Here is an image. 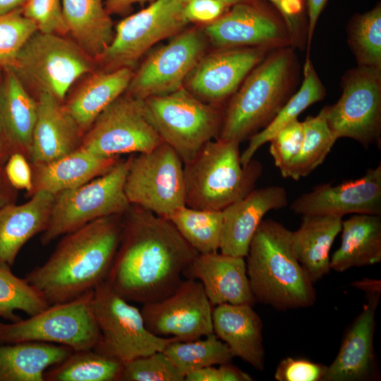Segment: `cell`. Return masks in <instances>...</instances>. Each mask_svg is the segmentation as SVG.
I'll use <instances>...</instances> for the list:
<instances>
[{
	"mask_svg": "<svg viewBox=\"0 0 381 381\" xmlns=\"http://www.w3.org/2000/svg\"><path fill=\"white\" fill-rule=\"evenodd\" d=\"M347 40L358 66L381 69L380 4L351 19Z\"/></svg>",
	"mask_w": 381,
	"mask_h": 381,
	"instance_id": "f35d334b",
	"label": "cell"
},
{
	"mask_svg": "<svg viewBox=\"0 0 381 381\" xmlns=\"http://www.w3.org/2000/svg\"><path fill=\"white\" fill-rule=\"evenodd\" d=\"M133 72L130 68L106 70L90 76L64 105L81 132L126 91Z\"/></svg>",
	"mask_w": 381,
	"mask_h": 381,
	"instance_id": "4dcf8cb0",
	"label": "cell"
},
{
	"mask_svg": "<svg viewBox=\"0 0 381 381\" xmlns=\"http://www.w3.org/2000/svg\"><path fill=\"white\" fill-rule=\"evenodd\" d=\"M205 49V40L200 31L191 29L181 32L149 55L133 73L127 93L145 100L181 89L202 58Z\"/></svg>",
	"mask_w": 381,
	"mask_h": 381,
	"instance_id": "9a60e30c",
	"label": "cell"
},
{
	"mask_svg": "<svg viewBox=\"0 0 381 381\" xmlns=\"http://www.w3.org/2000/svg\"><path fill=\"white\" fill-rule=\"evenodd\" d=\"M92 294L93 291L49 305L25 320L0 321V344L36 341L64 345L73 351L93 349L100 332L94 315Z\"/></svg>",
	"mask_w": 381,
	"mask_h": 381,
	"instance_id": "9c48e42d",
	"label": "cell"
},
{
	"mask_svg": "<svg viewBox=\"0 0 381 381\" xmlns=\"http://www.w3.org/2000/svg\"><path fill=\"white\" fill-rule=\"evenodd\" d=\"M291 231L273 219H263L249 245L246 272L255 301L286 310L312 306L313 282L298 261Z\"/></svg>",
	"mask_w": 381,
	"mask_h": 381,
	"instance_id": "3957f363",
	"label": "cell"
},
{
	"mask_svg": "<svg viewBox=\"0 0 381 381\" xmlns=\"http://www.w3.org/2000/svg\"><path fill=\"white\" fill-rule=\"evenodd\" d=\"M163 143L148 119L143 100L121 95L96 118L80 146L99 156L148 152Z\"/></svg>",
	"mask_w": 381,
	"mask_h": 381,
	"instance_id": "5bb4252c",
	"label": "cell"
},
{
	"mask_svg": "<svg viewBox=\"0 0 381 381\" xmlns=\"http://www.w3.org/2000/svg\"><path fill=\"white\" fill-rule=\"evenodd\" d=\"M54 197L37 191L25 203H10L0 209V264L12 267L23 246L45 230Z\"/></svg>",
	"mask_w": 381,
	"mask_h": 381,
	"instance_id": "d4e9b609",
	"label": "cell"
},
{
	"mask_svg": "<svg viewBox=\"0 0 381 381\" xmlns=\"http://www.w3.org/2000/svg\"><path fill=\"white\" fill-rule=\"evenodd\" d=\"M163 351L184 376L199 368L231 363L234 357L214 332L192 341L174 340Z\"/></svg>",
	"mask_w": 381,
	"mask_h": 381,
	"instance_id": "8d00e7d4",
	"label": "cell"
},
{
	"mask_svg": "<svg viewBox=\"0 0 381 381\" xmlns=\"http://www.w3.org/2000/svg\"><path fill=\"white\" fill-rule=\"evenodd\" d=\"M124 215L106 281L128 302L143 305L162 301L178 289L198 253L170 220L133 205Z\"/></svg>",
	"mask_w": 381,
	"mask_h": 381,
	"instance_id": "6da1fadb",
	"label": "cell"
},
{
	"mask_svg": "<svg viewBox=\"0 0 381 381\" xmlns=\"http://www.w3.org/2000/svg\"><path fill=\"white\" fill-rule=\"evenodd\" d=\"M36 31L35 24L21 8L0 15V64L9 63Z\"/></svg>",
	"mask_w": 381,
	"mask_h": 381,
	"instance_id": "60d3db41",
	"label": "cell"
},
{
	"mask_svg": "<svg viewBox=\"0 0 381 381\" xmlns=\"http://www.w3.org/2000/svg\"><path fill=\"white\" fill-rule=\"evenodd\" d=\"M245 258L222 253L198 254L183 272L198 280L212 306L221 304L253 306Z\"/></svg>",
	"mask_w": 381,
	"mask_h": 381,
	"instance_id": "44dd1931",
	"label": "cell"
},
{
	"mask_svg": "<svg viewBox=\"0 0 381 381\" xmlns=\"http://www.w3.org/2000/svg\"><path fill=\"white\" fill-rule=\"evenodd\" d=\"M339 248L330 258V268L342 272L381 261L380 215L355 214L341 222Z\"/></svg>",
	"mask_w": 381,
	"mask_h": 381,
	"instance_id": "f1b7e54d",
	"label": "cell"
},
{
	"mask_svg": "<svg viewBox=\"0 0 381 381\" xmlns=\"http://www.w3.org/2000/svg\"><path fill=\"white\" fill-rule=\"evenodd\" d=\"M92 59L61 35L36 31L6 65L24 84L59 101L92 69Z\"/></svg>",
	"mask_w": 381,
	"mask_h": 381,
	"instance_id": "52a82bcc",
	"label": "cell"
},
{
	"mask_svg": "<svg viewBox=\"0 0 381 381\" xmlns=\"http://www.w3.org/2000/svg\"><path fill=\"white\" fill-rule=\"evenodd\" d=\"M16 190L8 182L4 167L0 169V209L5 205L15 202Z\"/></svg>",
	"mask_w": 381,
	"mask_h": 381,
	"instance_id": "816d5d0a",
	"label": "cell"
},
{
	"mask_svg": "<svg viewBox=\"0 0 381 381\" xmlns=\"http://www.w3.org/2000/svg\"><path fill=\"white\" fill-rule=\"evenodd\" d=\"M190 0H185V1H188ZM221 2H223L224 4L228 5L229 6H233L236 4L243 3V2H248L250 1V0H217Z\"/></svg>",
	"mask_w": 381,
	"mask_h": 381,
	"instance_id": "9f6ffc18",
	"label": "cell"
},
{
	"mask_svg": "<svg viewBox=\"0 0 381 381\" xmlns=\"http://www.w3.org/2000/svg\"><path fill=\"white\" fill-rule=\"evenodd\" d=\"M155 0H107L106 9L110 13H121L126 11L135 4L152 2Z\"/></svg>",
	"mask_w": 381,
	"mask_h": 381,
	"instance_id": "f5cc1de1",
	"label": "cell"
},
{
	"mask_svg": "<svg viewBox=\"0 0 381 381\" xmlns=\"http://www.w3.org/2000/svg\"><path fill=\"white\" fill-rule=\"evenodd\" d=\"M185 0H155L120 21L113 40L97 59L106 70L132 68L154 44L180 33L188 23Z\"/></svg>",
	"mask_w": 381,
	"mask_h": 381,
	"instance_id": "4fadbf2b",
	"label": "cell"
},
{
	"mask_svg": "<svg viewBox=\"0 0 381 381\" xmlns=\"http://www.w3.org/2000/svg\"><path fill=\"white\" fill-rule=\"evenodd\" d=\"M119 157L95 155L79 146L75 150L46 164L34 166L33 190L54 195L77 188L110 170Z\"/></svg>",
	"mask_w": 381,
	"mask_h": 381,
	"instance_id": "484cf974",
	"label": "cell"
},
{
	"mask_svg": "<svg viewBox=\"0 0 381 381\" xmlns=\"http://www.w3.org/2000/svg\"><path fill=\"white\" fill-rule=\"evenodd\" d=\"M21 9L39 32L61 35L68 32L61 0H26Z\"/></svg>",
	"mask_w": 381,
	"mask_h": 381,
	"instance_id": "7bdbcfd3",
	"label": "cell"
},
{
	"mask_svg": "<svg viewBox=\"0 0 381 381\" xmlns=\"http://www.w3.org/2000/svg\"><path fill=\"white\" fill-rule=\"evenodd\" d=\"M186 381H221L219 368L214 365L193 370L185 375Z\"/></svg>",
	"mask_w": 381,
	"mask_h": 381,
	"instance_id": "681fc988",
	"label": "cell"
},
{
	"mask_svg": "<svg viewBox=\"0 0 381 381\" xmlns=\"http://www.w3.org/2000/svg\"><path fill=\"white\" fill-rule=\"evenodd\" d=\"M167 219L199 254L215 253L219 250L222 210H199L185 205L177 209Z\"/></svg>",
	"mask_w": 381,
	"mask_h": 381,
	"instance_id": "e575fe53",
	"label": "cell"
},
{
	"mask_svg": "<svg viewBox=\"0 0 381 381\" xmlns=\"http://www.w3.org/2000/svg\"><path fill=\"white\" fill-rule=\"evenodd\" d=\"M123 363L94 349L73 351L49 368L44 381H119Z\"/></svg>",
	"mask_w": 381,
	"mask_h": 381,
	"instance_id": "836d02e7",
	"label": "cell"
},
{
	"mask_svg": "<svg viewBox=\"0 0 381 381\" xmlns=\"http://www.w3.org/2000/svg\"><path fill=\"white\" fill-rule=\"evenodd\" d=\"M240 143L217 138L183 164L187 207L222 210L254 189L262 167L253 159L241 162Z\"/></svg>",
	"mask_w": 381,
	"mask_h": 381,
	"instance_id": "5b68a950",
	"label": "cell"
},
{
	"mask_svg": "<svg viewBox=\"0 0 381 381\" xmlns=\"http://www.w3.org/2000/svg\"><path fill=\"white\" fill-rule=\"evenodd\" d=\"M298 73L292 47L271 51L234 93L218 138L241 143L265 128L292 95Z\"/></svg>",
	"mask_w": 381,
	"mask_h": 381,
	"instance_id": "277c9868",
	"label": "cell"
},
{
	"mask_svg": "<svg viewBox=\"0 0 381 381\" xmlns=\"http://www.w3.org/2000/svg\"><path fill=\"white\" fill-rule=\"evenodd\" d=\"M64 20L74 42L98 59L111 42L114 30L103 0H61Z\"/></svg>",
	"mask_w": 381,
	"mask_h": 381,
	"instance_id": "f546056e",
	"label": "cell"
},
{
	"mask_svg": "<svg viewBox=\"0 0 381 381\" xmlns=\"http://www.w3.org/2000/svg\"><path fill=\"white\" fill-rule=\"evenodd\" d=\"M11 154L12 152L4 138L0 126V169L4 167Z\"/></svg>",
	"mask_w": 381,
	"mask_h": 381,
	"instance_id": "11a10c76",
	"label": "cell"
},
{
	"mask_svg": "<svg viewBox=\"0 0 381 381\" xmlns=\"http://www.w3.org/2000/svg\"><path fill=\"white\" fill-rule=\"evenodd\" d=\"M10 266L0 264V318L10 322L21 319L20 310L33 315L49 306L44 296L25 278L15 275Z\"/></svg>",
	"mask_w": 381,
	"mask_h": 381,
	"instance_id": "74e56055",
	"label": "cell"
},
{
	"mask_svg": "<svg viewBox=\"0 0 381 381\" xmlns=\"http://www.w3.org/2000/svg\"><path fill=\"white\" fill-rule=\"evenodd\" d=\"M129 158L107 172L55 195L49 219L40 238L47 245L95 219L123 214L131 205L124 190Z\"/></svg>",
	"mask_w": 381,
	"mask_h": 381,
	"instance_id": "ba28073f",
	"label": "cell"
},
{
	"mask_svg": "<svg viewBox=\"0 0 381 381\" xmlns=\"http://www.w3.org/2000/svg\"><path fill=\"white\" fill-rule=\"evenodd\" d=\"M342 217L303 215L299 228L291 231L294 253L313 283L329 272V252L341 230Z\"/></svg>",
	"mask_w": 381,
	"mask_h": 381,
	"instance_id": "83f0119b",
	"label": "cell"
},
{
	"mask_svg": "<svg viewBox=\"0 0 381 381\" xmlns=\"http://www.w3.org/2000/svg\"><path fill=\"white\" fill-rule=\"evenodd\" d=\"M212 309L202 284L186 279L171 295L143 304L140 311L146 327L153 334L187 341L213 332Z\"/></svg>",
	"mask_w": 381,
	"mask_h": 381,
	"instance_id": "2e32d148",
	"label": "cell"
},
{
	"mask_svg": "<svg viewBox=\"0 0 381 381\" xmlns=\"http://www.w3.org/2000/svg\"><path fill=\"white\" fill-rule=\"evenodd\" d=\"M327 366L305 358L287 357L278 364L274 379L277 381H322Z\"/></svg>",
	"mask_w": 381,
	"mask_h": 381,
	"instance_id": "ee69618b",
	"label": "cell"
},
{
	"mask_svg": "<svg viewBox=\"0 0 381 381\" xmlns=\"http://www.w3.org/2000/svg\"><path fill=\"white\" fill-rule=\"evenodd\" d=\"M37 116V102L8 67L0 87V126L12 153L28 158Z\"/></svg>",
	"mask_w": 381,
	"mask_h": 381,
	"instance_id": "4316f807",
	"label": "cell"
},
{
	"mask_svg": "<svg viewBox=\"0 0 381 381\" xmlns=\"http://www.w3.org/2000/svg\"><path fill=\"white\" fill-rule=\"evenodd\" d=\"M212 327L216 336L236 356L255 369L265 368V351L260 317L249 304H221L212 309Z\"/></svg>",
	"mask_w": 381,
	"mask_h": 381,
	"instance_id": "cb8c5ba5",
	"label": "cell"
},
{
	"mask_svg": "<svg viewBox=\"0 0 381 381\" xmlns=\"http://www.w3.org/2000/svg\"><path fill=\"white\" fill-rule=\"evenodd\" d=\"M146 115L164 143L183 164L209 141L219 137L224 111L206 103L187 89L143 100Z\"/></svg>",
	"mask_w": 381,
	"mask_h": 381,
	"instance_id": "8992f818",
	"label": "cell"
},
{
	"mask_svg": "<svg viewBox=\"0 0 381 381\" xmlns=\"http://www.w3.org/2000/svg\"><path fill=\"white\" fill-rule=\"evenodd\" d=\"M354 285L365 291L366 303L346 332L322 381H366L379 377L373 339L380 282L365 279Z\"/></svg>",
	"mask_w": 381,
	"mask_h": 381,
	"instance_id": "e0dca14e",
	"label": "cell"
},
{
	"mask_svg": "<svg viewBox=\"0 0 381 381\" xmlns=\"http://www.w3.org/2000/svg\"><path fill=\"white\" fill-rule=\"evenodd\" d=\"M73 349L44 342L0 344V381H44L45 371Z\"/></svg>",
	"mask_w": 381,
	"mask_h": 381,
	"instance_id": "1f68e13d",
	"label": "cell"
},
{
	"mask_svg": "<svg viewBox=\"0 0 381 381\" xmlns=\"http://www.w3.org/2000/svg\"><path fill=\"white\" fill-rule=\"evenodd\" d=\"M280 13L291 37L293 47L302 48L307 40L303 25L304 0H269Z\"/></svg>",
	"mask_w": 381,
	"mask_h": 381,
	"instance_id": "f6af8a7d",
	"label": "cell"
},
{
	"mask_svg": "<svg viewBox=\"0 0 381 381\" xmlns=\"http://www.w3.org/2000/svg\"><path fill=\"white\" fill-rule=\"evenodd\" d=\"M205 33L220 49L260 47L275 49L293 47L282 18L253 2H243L209 23Z\"/></svg>",
	"mask_w": 381,
	"mask_h": 381,
	"instance_id": "ac0fdd59",
	"label": "cell"
},
{
	"mask_svg": "<svg viewBox=\"0 0 381 381\" xmlns=\"http://www.w3.org/2000/svg\"><path fill=\"white\" fill-rule=\"evenodd\" d=\"M228 6L217 0H190L186 2L183 13L188 23H210L222 16Z\"/></svg>",
	"mask_w": 381,
	"mask_h": 381,
	"instance_id": "7dc6e473",
	"label": "cell"
},
{
	"mask_svg": "<svg viewBox=\"0 0 381 381\" xmlns=\"http://www.w3.org/2000/svg\"><path fill=\"white\" fill-rule=\"evenodd\" d=\"M288 204L287 193L280 186L253 189L245 197L222 210L220 253L246 258L251 239L270 210Z\"/></svg>",
	"mask_w": 381,
	"mask_h": 381,
	"instance_id": "7402d4cb",
	"label": "cell"
},
{
	"mask_svg": "<svg viewBox=\"0 0 381 381\" xmlns=\"http://www.w3.org/2000/svg\"><path fill=\"white\" fill-rule=\"evenodd\" d=\"M307 6L308 23H307V52L306 60L309 59L310 45L314 31L322 11H323L328 0H304Z\"/></svg>",
	"mask_w": 381,
	"mask_h": 381,
	"instance_id": "c3c4849f",
	"label": "cell"
},
{
	"mask_svg": "<svg viewBox=\"0 0 381 381\" xmlns=\"http://www.w3.org/2000/svg\"><path fill=\"white\" fill-rule=\"evenodd\" d=\"M183 161L168 144L129 157L124 190L131 205L168 219L186 205Z\"/></svg>",
	"mask_w": 381,
	"mask_h": 381,
	"instance_id": "8fae6325",
	"label": "cell"
},
{
	"mask_svg": "<svg viewBox=\"0 0 381 381\" xmlns=\"http://www.w3.org/2000/svg\"><path fill=\"white\" fill-rule=\"evenodd\" d=\"M303 140L300 152L286 170L284 178L298 180L320 165L337 140L329 129L323 108L315 116L303 121Z\"/></svg>",
	"mask_w": 381,
	"mask_h": 381,
	"instance_id": "d590c367",
	"label": "cell"
},
{
	"mask_svg": "<svg viewBox=\"0 0 381 381\" xmlns=\"http://www.w3.org/2000/svg\"><path fill=\"white\" fill-rule=\"evenodd\" d=\"M26 0H0V15L9 13L23 6Z\"/></svg>",
	"mask_w": 381,
	"mask_h": 381,
	"instance_id": "db71d44e",
	"label": "cell"
},
{
	"mask_svg": "<svg viewBox=\"0 0 381 381\" xmlns=\"http://www.w3.org/2000/svg\"><path fill=\"white\" fill-rule=\"evenodd\" d=\"M37 116L28 158L34 166L48 163L77 149L82 132L61 101L39 94Z\"/></svg>",
	"mask_w": 381,
	"mask_h": 381,
	"instance_id": "603a6c76",
	"label": "cell"
},
{
	"mask_svg": "<svg viewBox=\"0 0 381 381\" xmlns=\"http://www.w3.org/2000/svg\"><path fill=\"white\" fill-rule=\"evenodd\" d=\"M185 376L163 351L123 363L119 381H183Z\"/></svg>",
	"mask_w": 381,
	"mask_h": 381,
	"instance_id": "ab89813d",
	"label": "cell"
},
{
	"mask_svg": "<svg viewBox=\"0 0 381 381\" xmlns=\"http://www.w3.org/2000/svg\"><path fill=\"white\" fill-rule=\"evenodd\" d=\"M341 86L339 100L323 107L334 135L337 139L351 138L365 147L380 144L381 69L358 66L345 73Z\"/></svg>",
	"mask_w": 381,
	"mask_h": 381,
	"instance_id": "7c38bea8",
	"label": "cell"
},
{
	"mask_svg": "<svg viewBox=\"0 0 381 381\" xmlns=\"http://www.w3.org/2000/svg\"><path fill=\"white\" fill-rule=\"evenodd\" d=\"M303 80L299 90L292 95L272 121L263 129L249 138L247 147L241 154V162L246 166L257 150L282 128L298 119V116L308 107L324 99L326 89L320 79L312 61L306 60Z\"/></svg>",
	"mask_w": 381,
	"mask_h": 381,
	"instance_id": "d6a6232c",
	"label": "cell"
},
{
	"mask_svg": "<svg viewBox=\"0 0 381 381\" xmlns=\"http://www.w3.org/2000/svg\"><path fill=\"white\" fill-rule=\"evenodd\" d=\"M295 214L334 216L381 214V164L356 179L340 184L323 183L298 197L290 205Z\"/></svg>",
	"mask_w": 381,
	"mask_h": 381,
	"instance_id": "d6986e66",
	"label": "cell"
},
{
	"mask_svg": "<svg viewBox=\"0 0 381 381\" xmlns=\"http://www.w3.org/2000/svg\"><path fill=\"white\" fill-rule=\"evenodd\" d=\"M272 50L260 47L224 48L202 56L188 75L187 90L206 103L219 104L234 95Z\"/></svg>",
	"mask_w": 381,
	"mask_h": 381,
	"instance_id": "ffe728a7",
	"label": "cell"
},
{
	"mask_svg": "<svg viewBox=\"0 0 381 381\" xmlns=\"http://www.w3.org/2000/svg\"><path fill=\"white\" fill-rule=\"evenodd\" d=\"M303 140V123L298 119L279 131L270 140V153L282 174L298 155Z\"/></svg>",
	"mask_w": 381,
	"mask_h": 381,
	"instance_id": "b9f144b4",
	"label": "cell"
},
{
	"mask_svg": "<svg viewBox=\"0 0 381 381\" xmlns=\"http://www.w3.org/2000/svg\"><path fill=\"white\" fill-rule=\"evenodd\" d=\"M4 171L9 183L16 190L32 193V171L27 157L20 152L12 153L6 161Z\"/></svg>",
	"mask_w": 381,
	"mask_h": 381,
	"instance_id": "bcb514c9",
	"label": "cell"
},
{
	"mask_svg": "<svg viewBox=\"0 0 381 381\" xmlns=\"http://www.w3.org/2000/svg\"><path fill=\"white\" fill-rule=\"evenodd\" d=\"M92 308L100 332L93 349L123 363L163 351L178 340L151 333L140 310L116 294L106 280L93 291Z\"/></svg>",
	"mask_w": 381,
	"mask_h": 381,
	"instance_id": "30bf717a",
	"label": "cell"
},
{
	"mask_svg": "<svg viewBox=\"0 0 381 381\" xmlns=\"http://www.w3.org/2000/svg\"><path fill=\"white\" fill-rule=\"evenodd\" d=\"M123 214L95 219L64 235L49 259L24 277L49 305L75 299L107 279L117 251Z\"/></svg>",
	"mask_w": 381,
	"mask_h": 381,
	"instance_id": "7a4b0ae2",
	"label": "cell"
},
{
	"mask_svg": "<svg viewBox=\"0 0 381 381\" xmlns=\"http://www.w3.org/2000/svg\"><path fill=\"white\" fill-rule=\"evenodd\" d=\"M221 381H252L253 378L231 363L219 365Z\"/></svg>",
	"mask_w": 381,
	"mask_h": 381,
	"instance_id": "f907efd6",
	"label": "cell"
}]
</instances>
